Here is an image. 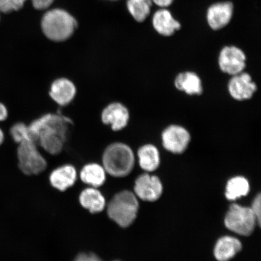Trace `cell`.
I'll list each match as a JSON object with an SVG mask.
<instances>
[{
    "label": "cell",
    "mask_w": 261,
    "mask_h": 261,
    "mask_svg": "<svg viewBox=\"0 0 261 261\" xmlns=\"http://www.w3.org/2000/svg\"><path fill=\"white\" fill-rule=\"evenodd\" d=\"M72 121L57 113H47L28 125L32 138L51 155L63 151Z\"/></svg>",
    "instance_id": "obj_1"
},
{
    "label": "cell",
    "mask_w": 261,
    "mask_h": 261,
    "mask_svg": "<svg viewBox=\"0 0 261 261\" xmlns=\"http://www.w3.org/2000/svg\"><path fill=\"white\" fill-rule=\"evenodd\" d=\"M135 164V152L125 143L114 142L103 153L102 166L113 177H125L133 171Z\"/></svg>",
    "instance_id": "obj_2"
},
{
    "label": "cell",
    "mask_w": 261,
    "mask_h": 261,
    "mask_svg": "<svg viewBox=\"0 0 261 261\" xmlns=\"http://www.w3.org/2000/svg\"><path fill=\"white\" fill-rule=\"evenodd\" d=\"M77 26L72 16L62 9H54L45 13L42 18L41 27L44 34L51 41H64L68 40Z\"/></svg>",
    "instance_id": "obj_3"
},
{
    "label": "cell",
    "mask_w": 261,
    "mask_h": 261,
    "mask_svg": "<svg viewBox=\"0 0 261 261\" xmlns=\"http://www.w3.org/2000/svg\"><path fill=\"white\" fill-rule=\"evenodd\" d=\"M138 197L133 192L123 191L114 196L107 205L110 219L121 227H128L135 221L139 211Z\"/></svg>",
    "instance_id": "obj_4"
},
{
    "label": "cell",
    "mask_w": 261,
    "mask_h": 261,
    "mask_svg": "<svg viewBox=\"0 0 261 261\" xmlns=\"http://www.w3.org/2000/svg\"><path fill=\"white\" fill-rule=\"evenodd\" d=\"M17 158L19 168L25 175H38L47 168V162L34 140H25L19 143Z\"/></svg>",
    "instance_id": "obj_5"
},
{
    "label": "cell",
    "mask_w": 261,
    "mask_h": 261,
    "mask_svg": "<svg viewBox=\"0 0 261 261\" xmlns=\"http://www.w3.org/2000/svg\"><path fill=\"white\" fill-rule=\"evenodd\" d=\"M224 224L228 230L240 236H249L257 222L250 207L233 204L225 217Z\"/></svg>",
    "instance_id": "obj_6"
},
{
    "label": "cell",
    "mask_w": 261,
    "mask_h": 261,
    "mask_svg": "<svg viewBox=\"0 0 261 261\" xmlns=\"http://www.w3.org/2000/svg\"><path fill=\"white\" fill-rule=\"evenodd\" d=\"M191 139V135L188 129L178 124L166 126L161 134L163 148L174 154H181L187 151Z\"/></svg>",
    "instance_id": "obj_7"
},
{
    "label": "cell",
    "mask_w": 261,
    "mask_h": 261,
    "mask_svg": "<svg viewBox=\"0 0 261 261\" xmlns=\"http://www.w3.org/2000/svg\"><path fill=\"white\" fill-rule=\"evenodd\" d=\"M221 72L231 76L243 72L247 66V57L241 48L226 46L221 49L218 58Z\"/></svg>",
    "instance_id": "obj_8"
},
{
    "label": "cell",
    "mask_w": 261,
    "mask_h": 261,
    "mask_svg": "<svg viewBox=\"0 0 261 261\" xmlns=\"http://www.w3.org/2000/svg\"><path fill=\"white\" fill-rule=\"evenodd\" d=\"M257 86L251 75L246 71L230 76L227 84L230 96L238 102L249 100L256 93Z\"/></svg>",
    "instance_id": "obj_9"
},
{
    "label": "cell",
    "mask_w": 261,
    "mask_h": 261,
    "mask_svg": "<svg viewBox=\"0 0 261 261\" xmlns=\"http://www.w3.org/2000/svg\"><path fill=\"white\" fill-rule=\"evenodd\" d=\"M130 120L129 111L121 102H114L107 106L101 113V120L114 132L125 129Z\"/></svg>",
    "instance_id": "obj_10"
},
{
    "label": "cell",
    "mask_w": 261,
    "mask_h": 261,
    "mask_svg": "<svg viewBox=\"0 0 261 261\" xmlns=\"http://www.w3.org/2000/svg\"><path fill=\"white\" fill-rule=\"evenodd\" d=\"M135 192L137 197L146 201H155L161 197L163 186L155 175L143 174L136 179Z\"/></svg>",
    "instance_id": "obj_11"
},
{
    "label": "cell",
    "mask_w": 261,
    "mask_h": 261,
    "mask_svg": "<svg viewBox=\"0 0 261 261\" xmlns=\"http://www.w3.org/2000/svg\"><path fill=\"white\" fill-rule=\"evenodd\" d=\"M48 93L58 106L65 107L73 102L77 89L73 81L66 77H60L52 82Z\"/></svg>",
    "instance_id": "obj_12"
},
{
    "label": "cell",
    "mask_w": 261,
    "mask_h": 261,
    "mask_svg": "<svg viewBox=\"0 0 261 261\" xmlns=\"http://www.w3.org/2000/svg\"><path fill=\"white\" fill-rule=\"evenodd\" d=\"M174 84L176 89L188 96H200L203 93V82L194 71L179 73L175 77Z\"/></svg>",
    "instance_id": "obj_13"
},
{
    "label": "cell",
    "mask_w": 261,
    "mask_h": 261,
    "mask_svg": "<svg viewBox=\"0 0 261 261\" xmlns=\"http://www.w3.org/2000/svg\"><path fill=\"white\" fill-rule=\"evenodd\" d=\"M233 6L230 2L219 3L211 6L207 11V21L214 30H220L228 24L233 15Z\"/></svg>",
    "instance_id": "obj_14"
},
{
    "label": "cell",
    "mask_w": 261,
    "mask_h": 261,
    "mask_svg": "<svg viewBox=\"0 0 261 261\" xmlns=\"http://www.w3.org/2000/svg\"><path fill=\"white\" fill-rule=\"evenodd\" d=\"M76 179V169L71 165L61 166L52 171L50 175L52 187L60 191H64L72 187Z\"/></svg>",
    "instance_id": "obj_15"
},
{
    "label": "cell",
    "mask_w": 261,
    "mask_h": 261,
    "mask_svg": "<svg viewBox=\"0 0 261 261\" xmlns=\"http://www.w3.org/2000/svg\"><path fill=\"white\" fill-rule=\"evenodd\" d=\"M137 156L140 168L147 172L155 171L161 165L159 150L158 147L151 143H146L140 146Z\"/></svg>",
    "instance_id": "obj_16"
},
{
    "label": "cell",
    "mask_w": 261,
    "mask_h": 261,
    "mask_svg": "<svg viewBox=\"0 0 261 261\" xmlns=\"http://www.w3.org/2000/svg\"><path fill=\"white\" fill-rule=\"evenodd\" d=\"M242 244L236 238L230 236L220 238L215 245L214 255L218 261H228L239 253Z\"/></svg>",
    "instance_id": "obj_17"
},
{
    "label": "cell",
    "mask_w": 261,
    "mask_h": 261,
    "mask_svg": "<svg viewBox=\"0 0 261 261\" xmlns=\"http://www.w3.org/2000/svg\"><path fill=\"white\" fill-rule=\"evenodd\" d=\"M153 26L155 30L165 37H170L180 28V24L172 17L168 10H159L153 16Z\"/></svg>",
    "instance_id": "obj_18"
},
{
    "label": "cell",
    "mask_w": 261,
    "mask_h": 261,
    "mask_svg": "<svg viewBox=\"0 0 261 261\" xmlns=\"http://www.w3.org/2000/svg\"><path fill=\"white\" fill-rule=\"evenodd\" d=\"M82 206L91 213L97 214L103 211L106 201L103 195L97 188L90 187L84 189L80 196Z\"/></svg>",
    "instance_id": "obj_19"
},
{
    "label": "cell",
    "mask_w": 261,
    "mask_h": 261,
    "mask_svg": "<svg viewBox=\"0 0 261 261\" xmlns=\"http://www.w3.org/2000/svg\"><path fill=\"white\" fill-rule=\"evenodd\" d=\"M106 171L102 165L91 163L85 165L80 172V178L84 184L90 187L97 188L106 180Z\"/></svg>",
    "instance_id": "obj_20"
},
{
    "label": "cell",
    "mask_w": 261,
    "mask_h": 261,
    "mask_svg": "<svg viewBox=\"0 0 261 261\" xmlns=\"http://www.w3.org/2000/svg\"><path fill=\"white\" fill-rule=\"evenodd\" d=\"M250 185L247 179L242 176L231 178L227 182L225 195L228 200H236L249 194Z\"/></svg>",
    "instance_id": "obj_21"
},
{
    "label": "cell",
    "mask_w": 261,
    "mask_h": 261,
    "mask_svg": "<svg viewBox=\"0 0 261 261\" xmlns=\"http://www.w3.org/2000/svg\"><path fill=\"white\" fill-rule=\"evenodd\" d=\"M152 2L151 0H128L127 7L130 14L138 22H142L148 17Z\"/></svg>",
    "instance_id": "obj_22"
},
{
    "label": "cell",
    "mask_w": 261,
    "mask_h": 261,
    "mask_svg": "<svg viewBox=\"0 0 261 261\" xmlns=\"http://www.w3.org/2000/svg\"><path fill=\"white\" fill-rule=\"evenodd\" d=\"M10 135H11L12 139L18 144L19 143L25 141V140H34L32 138L28 125L22 122H18L14 124L10 129Z\"/></svg>",
    "instance_id": "obj_23"
},
{
    "label": "cell",
    "mask_w": 261,
    "mask_h": 261,
    "mask_svg": "<svg viewBox=\"0 0 261 261\" xmlns=\"http://www.w3.org/2000/svg\"><path fill=\"white\" fill-rule=\"evenodd\" d=\"M26 0H0V11L9 13L18 11L24 6Z\"/></svg>",
    "instance_id": "obj_24"
},
{
    "label": "cell",
    "mask_w": 261,
    "mask_h": 261,
    "mask_svg": "<svg viewBox=\"0 0 261 261\" xmlns=\"http://www.w3.org/2000/svg\"><path fill=\"white\" fill-rule=\"evenodd\" d=\"M250 208L254 216L256 217L257 224L260 225L261 218V197L260 194L257 195L256 197L254 198L252 206H251Z\"/></svg>",
    "instance_id": "obj_25"
},
{
    "label": "cell",
    "mask_w": 261,
    "mask_h": 261,
    "mask_svg": "<svg viewBox=\"0 0 261 261\" xmlns=\"http://www.w3.org/2000/svg\"><path fill=\"white\" fill-rule=\"evenodd\" d=\"M74 261H102V260L95 254L83 253L77 255Z\"/></svg>",
    "instance_id": "obj_26"
},
{
    "label": "cell",
    "mask_w": 261,
    "mask_h": 261,
    "mask_svg": "<svg viewBox=\"0 0 261 261\" xmlns=\"http://www.w3.org/2000/svg\"><path fill=\"white\" fill-rule=\"evenodd\" d=\"M54 0H32L33 6L35 9L43 10L50 7Z\"/></svg>",
    "instance_id": "obj_27"
},
{
    "label": "cell",
    "mask_w": 261,
    "mask_h": 261,
    "mask_svg": "<svg viewBox=\"0 0 261 261\" xmlns=\"http://www.w3.org/2000/svg\"><path fill=\"white\" fill-rule=\"evenodd\" d=\"M9 115L8 110L4 103L0 102V122L5 121Z\"/></svg>",
    "instance_id": "obj_28"
},
{
    "label": "cell",
    "mask_w": 261,
    "mask_h": 261,
    "mask_svg": "<svg viewBox=\"0 0 261 261\" xmlns=\"http://www.w3.org/2000/svg\"><path fill=\"white\" fill-rule=\"evenodd\" d=\"M151 1L160 7L166 8L170 6L174 0H151Z\"/></svg>",
    "instance_id": "obj_29"
},
{
    "label": "cell",
    "mask_w": 261,
    "mask_h": 261,
    "mask_svg": "<svg viewBox=\"0 0 261 261\" xmlns=\"http://www.w3.org/2000/svg\"><path fill=\"white\" fill-rule=\"evenodd\" d=\"M5 133L3 130L0 128V146L3 144V143L5 141Z\"/></svg>",
    "instance_id": "obj_30"
},
{
    "label": "cell",
    "mask_w": 261,
    "mask_h": 261,
    "mask_svg": "<svg viewBox=\"0 0 261 261\" xmlns=\"http://www.w3.org/2000/svg\"><path fill=\"white\" fill-rule=\"evenodd\" d=\"M112 1H116V0H112Z\"/></svg>",
    "instance_id": "obj_31"
},
{
    "label": "cell",
    "mask_w": 261,
    "mask_h": 261,
    "mask_svg": "<svg viewBox=\"0 0 261 261\" xmlns=\"http://www.w3.org/2000/svg\"><path fill=\"white\" fill-rule=\"evenodd\" d=\"M114 261H119V260H114Z\"/></svg>",
    "instance_id": "obj_32"
}]
</instances>
